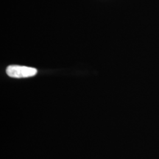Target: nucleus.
Segmentation results:
<instances>
[{
	"mask_svg": "<svg viewBox=\"0 0 159 159\" xmlns=\"http://www.w3.org/2000/svg\"><path fill=\"white\" fill-rule=\"evenodd\" d=\"M36 69L24 66L11 65L7 66L6 73L9 77L13 78H26L35 76L37 74Z\"/></svg>",
	"mask_w": 159,
	"mask_h": 159,
	"instance_id": "obj_1",
	"label": "nucleus"
}]
</instances>
